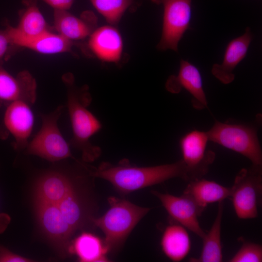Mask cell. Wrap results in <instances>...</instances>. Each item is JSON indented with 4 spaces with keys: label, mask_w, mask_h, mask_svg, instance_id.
I'll list each match as a JSON object with an SVG mask.
<instances>
[{
    "label": "cell",
    "mask_w": 262,
    "mask_h": 262,
    "mask_svg": "<svg viewBox=\"0 0 262 262\" xmlns=\"http://www.w3.org/2000/svg\"><path fill=\"white\" fill-rule=\"evenodd\" d=\"M90 173L94 178L109 181L124 195L173 178L189 180L181 159L172 164L145 167L131 165L125 160L115 165L103 162L98 167L91 166Z\"/></svg>",
    "instance_id": "cell-1"
},
{
    "label": "cell",
    "mask_w": 262,
    "mask_h": 262,
    "mask_svg": "<svg viewBox=\"0 0 262 262\" xmlns=\"http://www.w3.org/2000/svg\"><path fill=\"white\" fill-rule=\"evenodd\" d=\"M62 80L66 87L67 106L73 133L69 144L81 152L84 162H94L99 157L101 150L93 145L90 139L101 129L102 125L87 109L92 101L88 87L76 85L70 73L65 74Z\"/></svg>",
    "instance_id": "cell-2"
},
{
    "label": "cell",
    "mask_w": 262,
    "mask_h": 262,
    "mask_svg": "<svg viewBox=\"0 0 262 262\" xmlns=\"http://www.w3.org/2000/svg\"><path fill=\"white\" fill-rule=\"evenodd\" d=\"M109 208L101 216L93 217L91 221L104 235V242L109 252L122 247L128 236L150 211L149 208L135 205L124 199L110 196Z\"/></svg>",
    "instance_id": "cell-3"
},
{
    "label": "cell",
    "mask_w": 262,
    "mask_h": 262,
    "mask_svg": "<svg viewBox=\"0 0 262 262\" xmlns=\"http://www.w3.org/2000/svg\"><path fill=\"white\" fill-rule=\"evenodd\" d=\"M258 126L215 120L207 131L209 141L218 144L249 159L252 165L262 166V151Z\"/></svg>",
    "instance_id": "cell-4"
},
{
    "label": "cell",
    "mask_w": 262,
    "mask_h": 262,
    "mask_svg": "<svg viewBox=\"0 0 262 262\" xmlns=\"http://www.w3.org/2000/svg\"><path fill=\"white\" fill-rule=\"evenodd\" d=\"M59 105L53 111L40 115L41 127L25 149L28 155L38 156L55 163L73 158L70 145L63 136L58 126V121L63 109Z\"/></svg>",
    "instance_id": "cell-5"
},
{
    "label": "cell",
    "mask_w": 262,
    "mask_h": 262,
    "mask_svg": "<svg viewBox=\"0 0 262 262\" xmlns=\"http://www.w3.org/2000/svg\"><path fill=\"white\" fill-rule=\"evenodd\" d=\"M230 189L229 198L237 217L242 219L257 217L262 203V166L242 169Z\"/></svg>",
    "instance_id": "cell-6"
},
{
    "label": "cell",
    "mask_w": 262,
    "mask_h": 262,
    "mask_svg": "<svg viewBox=\"0 0 262 262\" xmlns=\"http://www.w3.org/2000/svg\"><path fill=\"white\" fill-rule=\"evenodd\" d=\"M192 0H158L164 7L162 35L157 49L178 51L179 42L190 29Z\"/></svg>",
    "instance_id": "cell-7"
},
{
    "label": "cell",
    "mask_w": 262,
    "mask_h": 262,
    "mask_svg": "<svg viewBox=\"0 0 262 262\" xmlns=\"http://www.w3.org/2000/svg\"><path fill=\"white\" fill-rule=\"evenodd\" d=\"M209 141L207 131L193 130L185 134L180 141L182 159L189 181L202 178L213 162L215 153L207 150Z\"/></svg>",
    "instance_id": "cell-8"
},
{
    "label": "cell",
    "mask_w": 262,
    "mask_h": 262,
    "mask_svg": "<svg viewBox=\"0 0 262 262\" xmlns=\"http://www.w3.org/2000/svg\"><path fill=\"white\" fill-rule=\"evenodd\" d=\"M34 201L42 230L61 255L66 256L69 253L70 239L75 232L63 218L57 205Z\"/></svg>",
    "instance_id": "cell-9"
},
{
    "label": "cell",
    "mask_w": 262,
    "mask_h": 262,
    "mask_svg": "<svg viewBox=\"0 0 262 262\" xmlns=\"http://www.w3.org/2000/svg\"><path fill=\"white\" fill-rule=\"evenodd\" d=\"M73 178L65 170L50 169L43 173L36 180L34 201L58 205L76 189Z\"/></svg>",
    "instance_id": "cell-10"
},
{
    "label": "cell",
    "mask_w": 262,
    "mask_h": 262,
    "mask_svg": "<svg viewBox=\"0 0 262 262\" xmlns=\"http://www.w3.org/2000/svg\"><path fill=\"white\" fill-rule=\"evenodd\" d=\"M165 87L168 91L174 94L184 89L192 96L191 103L194 108L200 110L208 107L200 73L195 66L187 60H180L178 75L168 78Z\"/></svg>",
    "instance_id": "cell-11"
},
{
    "label": "cell",
    "mask_w": 262,
    "mask_h": 262,
    "mask_svg": "<svg viewBox=\"0 0 262 262\" xmlns=\"http://www.w3.org/2000/svg\"><path fill=\"white\" fill-rule=\"evenodd\" d=\"M152 193L160 200L173 220L201 238H203L206 233L198 222L200 214L196 205L190 198L183 195L177 196L156 191Z\"/></svg>",
    "instance_id": "cell-12"
},
{
    "label": "cell",
    "mask_w": 262,
    "mask_h": 262,
    "mask_svg": "<svg viewBox=\"0 0 262 262\" xmlns=\"http://www.w3.org/2000/svg\"><path fill=\"white\" fill-rule=\"evenodd\" d=\"M36 99V82L26 70L13 76L0 66V101L4 103L21 100L30 105Z\"/></svg>",
    "instance_id": "cell-13"
},
{
    "label": "cell",
    "mask_w": 262,
    "mask_h": 262,
    "mask_svg": "<svg viewBox=\"0 0 262 262\" xmlns=\"http://www.w3.org/2000/svg\"><path fill=\"white\" fill-rule=\"evenodd\" d=\"M30 106L16 100L9 103L5 112L4 124L15 139L13 147L16 150H24L29 143L34 122Z\"/></svg>",
    "instance_id": "cell-14"
},
{
    "label": "cell",
    "mask_w": 262,
    "mask_h": 262,
    "mask_svg": "<svg viewBox=\"0 0 262 262\" xmlns=\"http://www.w3.org/2000/svg\"><path fill=\"white\" fill-rule=\"evenodd\" d=\"M87 46L94 56L104 62L118 64L123 56L121 35L111 25L96 28L89 36Z\"/></svg>",
    "instance_id": "cell-15"
},
{
    "label": "cell",
    "mask_w": 262,
    "mask_h": 262,
    "mask_svg": "<svg viewBox=\"0 0 262 262\" xmlns=\"http://www.w3.org/2000/svg\"><path fill=\"white\" fill-rule=\"evenodd\" d=\"M253 34L249 27L241 36L232 39L227 45L222 62L213 65L211 73L224 84L232 82L235 79L233 71L245 58Z\"/></svg>",
    "instance_id": "cell-16"
},
{
    "label": "cell",
    "mask_w": 262,
    "mask_h": 262,
    "mask_svg": "<svg viewBox=\"0 0 262 262\" xmlns=\"http://www.w3.org/2000/svg\"><path fill=\"white\" fill-rule=\"evenodd\" d=\"M53 16L58 33L71 41L89 36L97 25V18L90 11H85L77 17L67 10H54Z\"/></svg>",
    "instance_id": "cell-17"
},
{
    "label": "cell",
    "mask_w": 262,
    "mask_h": 262,
    "mask_svg": "<svg viewBox=\"0 0 262 262\" xmlns=\"http://www.w3.org/2000/svg\"><path fill=\"white\" fill-rule=\"evenodd\" d=\"M36 0H23L26 8L17 27L8 26L5 30L10 44L36 37L48 31L46 20L38 8Z\"/></svg>",
    "instance_id": "cell-18"
},
{
    "label": "cell",
    "mask_w": 262,
    "mask_h": 262,
    "mask_svg": "<svg viewBox=\"0 0 262 262\" xmlns=\"http://www.w3.org/2000/svg\"><path fill=\"white\" fill-rule=\"evenodd\" d=\"M230 191V187L202 178L189 181L182 195L194 203L201 215L208 204L229 198Z\"/></svg>",
    "instance_id": "cell-19"
},
{
    "label": "cell",
    "mask_w": 262,
    "mask_h": 262,
    "mask_svg": "<svg viewBox=\"0 0 262 262\" xmlns=\"http://www.w3.org/2000/svg\"><path fill=\"white\" fill-rule=\"evenodd\" d=\"M161 246L163 252L170 260L182 261L189 254L191 246L186 229L178 223L167 226L162 234Z\"/></svg>",
    "instance_id": "cell-20"
},
{
    "label": "cell",
    "mask_w": 262,
    "mask_h": 262,
    "mask_svg": "<svg viewBox=\"0 0 262 262\" xmlns=\"http://www.w3.org/2000/svg\"><path fill=\"white\" fill-rule=\"evenodd\" d=\"M68 252L75 254L82 262L109 261V251L104 241L89 232H82L71 242Z\"/></svg>",
    "instance_id": "cell-21"
},
{
    "label": "cell",
    "mask_w": 262,
    "mask_h": 262,
    "mask_svg": "<svg viewBox=\"0 0 262 262\" xmlns=\"http://www.w3.org/2000/svg\"><path fill=\"white\" fill-rule=\"evenodd\" d=\"M223 210L224 202L222 201L218 202L216 216L210 230L202 238L203 246L199 257L197 258H191L190 261L194 262L223 261L221 231Z\"/></svg>",
    "instance_id": "cell-22"
},
{
    "label": "cell",
    "mask_w": 262,
    "mask_h": 262,
    "mask_svg": "<svg viewBox=\"0 0 262 262\" xmlns=\"http://www.w3.org/2000/svg\"><path fill=\"white\" fill-rule=\"evenodd\" d=\"M74 43L61 35L48 30L33 38L19 42L16 46L43 54H56L70 51Z\"/></svg>",
    "instance_id": "cell-23"
},
{
    "label": "cell",
    "mask_w": 262,
    "mask_h": 262,
    "mask_svg": "<svg viewBox=\"0 0 262 262\" xmlns=\"http://www.w3.org/2000/svg\"><path fill=\"white\" fill-rule=\"evenodd\" d=\"M85 201L76 189L57 205L60 211L72 229L75 232L82 227L88 217Z\"/></svg>",
    "instance_id": "cell-24"
},
{
    "label": "cell",
    "mask_w": 262,
    "mask_h": 262,
    "mask_svg": "<svg viewBox=\"0 0 262 262\" xmlns=\"http://www.w3.org/2000/svg\"><path fill=\"white\" fill-rule=\"evenodd\" d=\"M111 25H117L133 0H89Z\"/></svg>",
    "instance_id": "cell-25"
},
{
    "label": "cell",
    "mask_w": 262,
    "mask_h": 262,
    "mask_svg": "<svg viewBox=\"0 0 262 262\" xmlns=\"http://www.w3.org/2000/svg\"><path fill=\"white\" fill-rule=\"evenodd\" d=\"M229 262H262V245L254 243H244Z\"/></svg>",
    "instance_id": "cell-26"
},
{
    "label": "cell",
    "mask_w": 262,
    "mask_h": 262,
    "mask_svg": "<svg viewBox=\"0 0 262 262\" xmlns=\"http://www.w3.org/2000/svg\"><path fill=\"white\" fill-rule=\"evenodd\" d=\"M33 260L17 255L0 245V262H30Z\"/></svg>",
    "instance_id": "cell-27"
},
{
    "label": "cell",
    "mask_w": 262,
    "mask_h": 262,
    "mask_svg": "<svg viewBox=\"0 0 262 262\" xmlns=\"http://www.w3.org/2000/svg\"><path fill=\"white\" fill-rule=\"evenodd\" d=\"M54 10H68L72 6L74 0H41Z\"/></svg>",
    "instance_id": "cell-28"
},
{
    "label": "cell",
    "mask_w": 262,
    "mask_h": 262,
    "mask_svg": "<svg viewBox=\"0 0 262 262\" xmlns=\"http://www.w3.org/2000/svg\"><path fill=\"white\" fill-rule=\"evenodd\" d=\"M10 44L5 31H0V61L3 57Z\"/></svg>",
    "instance_id": "cell-29"
},
{
    "label": "cell",
    "mask_w": 262,
    "mask_h": 262,
    "mask_svg": "<svg viewBox=\"0 0 262 262\" xmlns=\"http://www.w3.org/2000/svg\"><path fill=\"white\" fill-rule=\"evenodd\" d=\"M11 222V217L7 213L0 212V234L3 233Z\"/></svg>",
    "instance_id": "cell-30"
},
{
    "label": "cell",
    "mask_w": 262,
    "mask_h": 262,
    "mask_svg": "<svg viewBox=\"0 0 262 262\" xmlns=\"http://www.w3.org/2000/svg\"><path fill=\"white\" fill-rule=\"evenodd\" d=\"M151 0L152 2L157 4L158 0Z\"/></svg>",
    "instance_id": "cell-31"
},
{
    "label": "cell",
    "mask_w": 262,
    "mask_h": 262,
    "mask_svg": "<svg viewBox=\"0 0 262 262\" xmlns=\"http://www.w3.org/2000/svg\"><path fill=\"white\" fill-rule=\"evenodd\" d=\"M3 103L0 101V107L3 104Z\"/></svg>",
    "instance_id": "cell-32"
}]
</instances>
